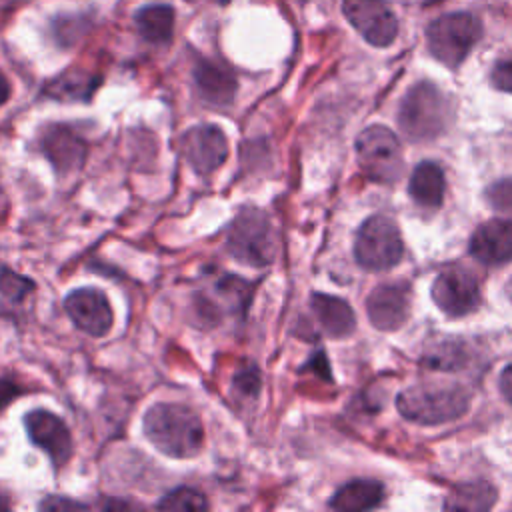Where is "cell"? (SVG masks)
Wrapping results in <instances>:
<instances>
[{"mask_svg": "<svg viewBox=\"0 0 512 512\" xmlns=\"http://www.w3.org/2000/svg\"><path fill=\"white\" fill-rule=\"evenodd\" d=\"M160 510H180V512H200L208 510V500L202 492L190 488V486H178L162 496V500L156 504Z\"/></svg>", "mask_w": 512, "mask_h": 512, "instance_id": "23", "label": "cell"}, {"mask_svg": "<svg viewBox=\"0 0 512 512\" xmlns=\"http://www.w3.org/2000/svg\"><path fill=\"white\" fill-rule=\"evenodd\" d=\"M40 150L58 174H70L84 166L88 146L68 124H50L40 134Z\"/></svg>", "mask_w": 512, "mask_h": 512, "instance_id": "12", "label": "cell"}, {"mask_svg": "<svg viewBox=\"0 0 512 512\" xmlns=\"http://www.w3.org/2000/svg\"><path fill=\"white\" fill-rule=\"evenodd\" d=\"M142 428L156 450L170 458H192L202 450L204 428L200 416L176 402H158L144 414Z\"/></svg>", "mask_w": 512, "mask_h": 512, "instance_id": "1", "label": "cell"}, {"mask_svg": "<svg viewBox=\"0 0 512 512\" xmlns=\"http://www.w3.org/2000/svg\"><path fill=\"white\" fill-rule=\"evenodd\" d=\"M8 508H10V502H8V498L0 494V510H8Z\"/></svg>", "mask_w": 512, "mask_h": 512, "instance_id": "34", "label": "cell"}, {"mask_svg": "<svg viewBox=\"0 0 512 512\" xmlns=\"http://www.w3.org/2000/svg\"><path fill=\"white\" fill-rule=\"evenodd\" d=\"M102 508H108V510H122V508H134V504L122 502V500H106V502L102 504Z\"/></svg>", "mask_w": 512, "mask_h": 512, "instance_id": "33", "label": "cell"}, {"mask_svg": "<svg viewBox=\"0 0 512 512\" xmlns=\"http://www.w3.org/2000/svg\"><path fill=\"white\" fill-rule=\"evenodd\" d=\"M496 500V490L488 482H470L456 488L444 508L448 510H488Z\"/></svg>", "mask_w": 512, "mask_h": 512, "instance_id": "22", "label": "cell"}, {"mask_svg": "<svg viewBox=\"0 0 512 512\" xmlns=\"http://www.w3.org/2000/svg\"><path fill=\"white\" fill-rule=\"evenodd\" d=\"M444 172L434 162H422L410 176L408 192L412 200L424 208H436L444 198Z\"/></svg>", "mask_w": 512, "mask_h": 512, "instance_id": "19", "label": "cell"}, {"mask_svg": "<svg viewBox=\"0 0 512 512\" xmlns=\"http://www.w3.org/2000/svg\"><path fill=\"white\" fill-rule=\"evenodd\" d=\"M356 154L362 170L378 182H392L402 172V148L386 126H370L356 138Z\"/></svg>", "mask_w": 512, "mask_h": 512, "instance_id": "7", "label": "cell"}, {"mask_svg": "<svg viewBox=\"0 0 512 512\" xmlns=\"http://www.w3.org/2000/svg\"><path fill=\"white\" fill-rule=\"evenodd\" d=\"M98 84H100L98 76L78 70V68H72V70L62 72L54 80H50L46 86V94L50 98L64 100V102H70V100L86 102V100H90V96L94 94Z\"/></svg>", "mask_w": 512, "mask_h": 512, "instance_id": "21", "label": "cell"}, {"mask_svg": "<svg viewBox=\"0 0 512 512\" xmlns=\"http://www.w3.org/2000/svg\"><path fill=\"white\" fill-rule=\"evenodd\" d=\"M24 426L32 444L46 452L54 468H62L72 456V436L60 416L50 410H30Z\"/></svg>", "mask_w": 512, "mask_h": 512, "instance_id": "10", "label": "cell"}, {"mask_svg": "<svg viewBox=\"0 0 512 512\" xmlns=\"http://www.w3.org/2000/svg\"><path fill=\"white\" fill-rule=\"evenodd\" d=\"M384 498V490L374 480H352L344 486H340L332 500L330 508L340 512H358V510H370L376 508Z\"/></svg>", "mask_w": 512, "mask_h": 512, "instance_id": "20", "label": "cell"}, {"mask_svg": "<svg viewBox=\"0 0 512 512\" xmlns=\"http://www.w3.org/2000/svg\"><path fill=\"white\" fill-rule=\"evenodd\" d=\"M34 290V282L20 276L18 272H14L12 268L0 264V294L12 302H20L24 300L26 294H30Z\"/></svg>", "mask_w": 512, "mask_h": 512, "instance_id": "25", "label": "cell"}, {"mask_svg": "<svg viewBox=\"0 0 512 512\" xmlns=\"http://www.w3.org/2000/svg\"><path fill=\"white\" fill-rule=\"evenodd\" d=\"M134 22H136L138 34L146 42L164 46L174 36L176 14L170 4H146L136 12Z\"/></svg>", "mask_w": 512, "mask_h": 512, "instance_id": "18", "label": "cell"}, {"mask_svg": "<svg viewBox=\"0 0 512 512\" xmlns=\"http://www.w3.org/2000/svg\"><path fill=\"white\" fill-rule=\"evenodd\" d=\"M486 200L494 210L512 218V180L504 178L490 184L486 190Z\"/></svg>", "mask_w": 512, "mask_h": 512, "instance_id": "26", "label": "cell"}, {"mask_svg": "<svg viewBox=\"0 0 512 512\" xmlns=\"http://www.w3.org/2000/svg\"><path fill=\"white\" fill-rule=\"evenodd\" d=\"M398 122L414 140L434 138L448 124V100L434 84L418 82L406 92Z\"/></svg>", "mask_w": 512, "mask_h": 512, "instance_id": "5", "label": "cell"}, {"mask_svg": "<svg viewBox=\"0 0 512 512\" xmlns=\"http://www.w3.org/2000/svg\"><path fill=\"white\" fill-rule=\"evenodd\" d=\"M64 310L78 330L88 336H106L114 324L108 298L98 288H76L64 300Z\"/></svg>", "mask_w": 512, "mask_h": 512, "instance_id": "11", "label": "cell"}, {"mask_svg": "<svg viewBox=\"0 0 512 512\" xmlns=\"http://www.w3.org/2000/svg\"><path fill=\"white\" fill-rule=\"evenodd\" d=\"M40 508L42 510H54V512H58V510H86V504L64 498V496H48L46 500L40 502Z\"/></svg>", "mask_w": 512, "mask_h": 512, "instance_id": "29", "label": "cell"}, {"mask_svg": "<svg viewBox=\"0 0 512 512\" xmlns=\"http://www.w3.org/2000/svg\"><path fill=\"white\" fill-rule=\"evenodd\" d=\"M432 298L448 316H464L476 310L480 302V288L470 272L446 270L434 280Z\"/></svg>", "mask_w": 512, "mask_h": 512, "instance_id": "13", "label": "cell"}, {"mask_svg": "<svg viewBox=\"0 0 512 512\" xmlns=\"http://www.w3.org/2000/svg\"><path fill=\"white\" fill-rule=\"evenodd\" d=\"M234 386L242 394H258V390H260V374H258V370L252 366V368H244V370L236 372Z\"/></svg>", "mask_w": 512, "mask_h": 512, "instance_id": "27", "label": "cell"}, {"mask_svg": "<svg viewBox=\"0 0 512 512\" xmlns=\"http://www.w3.org/2000/svg\"><path fill=\"white\" fill-rule=\"evenodd\" d=\"M500 392L508 402H512V362L500 374Z\"/></svg>", "mask_w": 512, "mask_h": 512, "instance_id": "31", "label": "cell"}, {"mask_svg": "<svg viewBox=\"0 0 512 512\" xmlns=\"http://www.w3.org/2000/svg\"><path fill=\"white\" fill-rule=\"evenodd\" d=\"M404 418L418 424H442L462 416L468 410L470 396L460 386L420 384L404 390L398 400Z\"/></svg>", "mask_w": 512, "mask_h": 512, "instance_id": "3", "label": "cell"}, {"mask_svg": "<svg viewBox=\"0 0 512 512\" xmlns=\"http://www.w3.org/2000/svg\"><path fill=\"white\" fill-rule=\"evenodd\" d=\"M370 322L378 330L400 328L410 312V288L406 284H380L366 300Z\"/></svg>", "mask_w": 512, "mask_h": 512, "instance_id": "14", "label": "cell"}, {"mask_svg": "<svg viewBox=\"0 0 512 512\" xmlns=\"http://www.w3.org/2000/svg\"><path fill=\"white\" fill-rule=\"evenodd\" d=\"M20 392V388L8 378H0V410Z\"/></svg>", "mask_w": 512, "mask_h": 512, "instance_id": "30", "label": "cell"}, {"mask_svg": "<svg viewBox=\"0 0 512 512\" xmlns=\"http://www.w3.org/2000/svg\"><path fill=\"white\" fill-rule=\"evenodd\" d=\"M10 98V82L8 78L0 72V106Z\"/></svg>", "mask_w": 512, "mask_h": 512, "instance_id": "32", "label": "cell"}, {"mask_svg": "<svg viewBox=\"0 0 512 512\" xmlns=\"http://www.w3.org/2000/svg\"><path fill=\"white\" fill-rule=\"evenodd\" d=\"M402 238L396 224L386 216L368 218L354 242L356 262L366 270H388L402 258Z\"/></svg>", "mask_w": 512, "mask_h": 512, "instance_id": "6", "label": "cell"}, {"mask_svg": "<svg viewBox=\"0 0 512 512\" xmlns=\"http://www.w3.org/2000/svg\"><path fill=\"white\" fill-rule=\"evenodd\" d=\"M482 36V24L474 14L452 12L432 20L426 28L428 50L444 66L456 68Z\"/></svg>", "mask_w": 512, "mask_h": 512, "instance_id": "4", "label": "cell"}, {"mask_svg": "<svg viewBox=\"0 0 512 512\" xmlns=\"http://www.w3.org/2000/svg\"><path fill=\"white\" fill-rule=\"evenodd\" d=\"M216 2H220V4H226V2H228V0H216Z\"/></svg>", "mask_w": 512, "mask_h": 512, "instance_id": "36", "label": "cell"}, {"mask_svg": "<svg viewBox=\"0 0 512 512\" xmlns=\"http://www.w3.org/2000/svg\"><path fill=\"white\" fill-rule=\"evenodd\" d=\"M506 294H508V298L512 300V280H508V284H506Z\"/></svg>", "mask_w": 512, "mask_h": 512, "instance_id": "35", "label": "cell"}, {"mask_svg": "<svg viewBox=\"0 0 512 512\" xmlns=\"http://www.w3.org/2000/svg\"><path fill=\"white\" fill-rule=\"evenodd\" d=\"M226 246L246 266L264 268L272 264L278 252V238L268 214L254 206L242 208L230 222Z\"/></svg>", "mask_w": 512, "mask_h": 512, "instance_id": "2", "label": "cell"}, {"mask_svg": "<svg viewBox=\"0 0 512 512\" xmlns=\"http://www.w3.org/2000/svg\"><path fill=\"white\" fill-rule=\"evenodd\" d=\"M180 152L196 174L208 176L226 160L228 140L220 126L198 124L182 134Z\"/></svg>", "mask_w": 512, "mask_h": 512, "instance_id": "9", "label": "cell"}, {"mask_svg": "<svg viewBox=\"0 0 512 512\" xmlns=\"http://www.w3.org/2000/svg\"><path fill=\"white\" fill-rule=\"evenodd\" d=\"M492 84L498 90L512 94V58L510 60H500L492 68Z\"/></svg>", "mask_w": 512, "mask_h": 512, "instance_id": "28", "label": "cell"}, {"mask_svg": "<svg viewBox=\"0 0 512 512\" xmlns=\"http://www.w3.org/2000/svg\"><path fill=\"white\" fill-rule=\"evenodd\" d=\"M472 256L488 266L512 260V220H488L470 238Z\"/></svg>", "mask_w": 512, "mask_h": 512, "instance_id": "15", "label": "cell"}, {"mask_svg": "<svg viewBox=\"0 0 512 512\" xmlns=\"http://www.w3.org/2000/svg\"><path fill=\"white\" fill-rule=\"evenodd\" d=\"M310 306L322 330L332 338H344L356 326L354 312L342 298L316 292L310 298Z\"/></svg>", "mask_w": 512, "mask_h": 512, "instance_id": "17", "label": "cell"}, {"mask_svg": "<svg viewBox=\"0 0 512 512\" xmlns=\"http://www.w3.org/2000/svg\"><path fill=\"white\" fill-rule=\"evenodd\" d=\"M424 362L436 370H458L468 362V354L462 344L446 342L440 348H434L432 352H428Z\"/></svg>", "mask_w": 512, "mask_h": 512, "instance_id": "24", "label": "cell"}, {"mask_svg": "<svg viewBox=\"0 0 512 512\" xmlns=\"http://www.w3.org/2000/svg\"><path fill=\"white\" fill-rule=\"evenodd\" d=\"M342 12L372 46H388L398 34V20L382 0H342Z\"/></svg>", "mask_w": 512, "mask_h": 512, "instance_id": "8", "label": "cell"}, {"mask_svg": "<svg viewBox=\"0 0 512 512\" xmlns=\"http://www.w3.org/2000/svg\"><path fill=\"white\" fill-rule=\"evenodd\" d=\"M194 82L200 96L216 106H226L234 100L236 78L230 68L220 62L200 58L194 66Z\"/></svg>", "mask_w": 512, "mask_h": 512, "instance_id": "16", "label": "cell"}]
</instances>
